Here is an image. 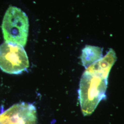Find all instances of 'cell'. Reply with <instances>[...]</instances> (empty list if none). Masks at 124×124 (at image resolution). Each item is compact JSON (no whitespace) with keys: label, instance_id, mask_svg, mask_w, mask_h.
I'll use <instances>...</instances> for the list:
<instances>
[{"label":"cell","instance_id":"cell-1","mask_svg":"<svg viewBox=\"0 0 124 124\" xmlns=\"http://www.w3.org/2000/svg\"><path fill=\"white\" fill-rule=\"evenodd\" d=\"M111 70L98 61L87 68L80 80L79 100L83 115H91L106 97L108 79Z\"/></svg>","mask_w":124,"mask_h":124},{"label":"cell","instance_id":"cell-2","mask_svg":"<svg viewBox=\"0 0 124 124\" xmlns=\"http://www.w3.org/2000/svg\"><path fill=\"white\" fill-rule=\"evenodd\" d=\"M29 28V19L26 13L16 7H9L1 25L5 42L24 46L27 41Z\"/></svg>","mask_w":124,"mask_h":124},{"label":"cell","instance_id":"cell-3","mask_svg":"<svg viewBox=\"0 0 124 124\" xmlns=\"http://www.w3.org/2000/svg\"><path fill=\"white\" fill-rule=\"evenodd\" d=\"M30 64L23 46L4 42L0 45V69L6 73L20 74L26 71Z\"/></svg>","mask_w":124,"mask_h":124},{"label":"cell","instance_id":"cell-4","mask_svg":"<svg viewBox=\"0 0 124 124\" xmlns=\"http://www.w3.org/2000/svg\"><path fill=\"white\" fill-rule=\"evenodd\" d=\"M102 58V48L86 45L82 50L80 59L83 66L85 69Z\"/></svg>","mask_w":124,"mask_h":124}]
</instances>
